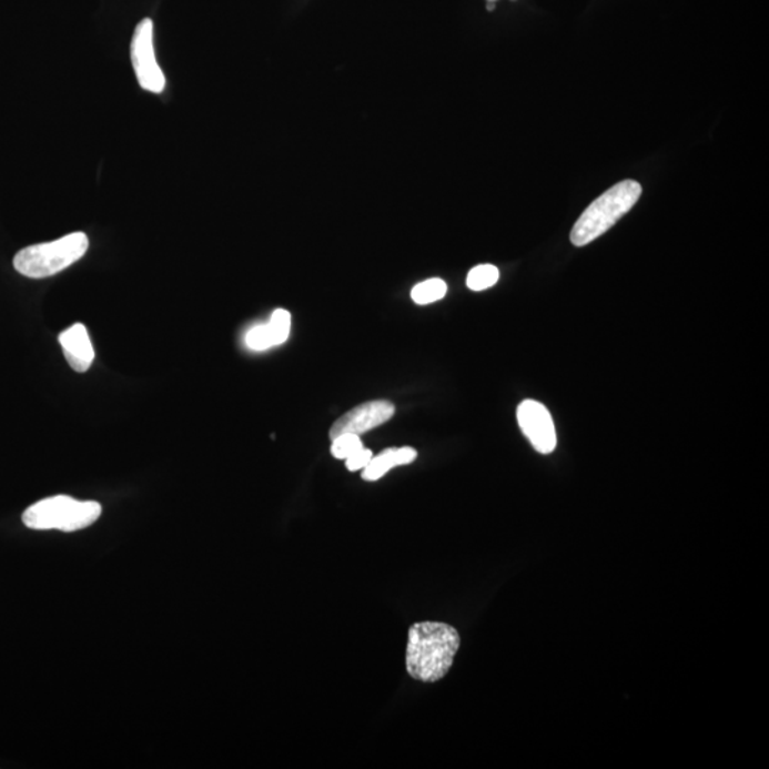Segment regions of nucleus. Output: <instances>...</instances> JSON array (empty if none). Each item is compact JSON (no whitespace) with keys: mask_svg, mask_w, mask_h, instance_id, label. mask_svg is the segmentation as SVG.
<instances>
[{"mask_svg":"<svg viewBox=\"0 0 769 769\" xmlns=\"http://www.w3.org/2000/svg\"><path fill=\"white\" fill-rule=\"evenodd\" d=\"M641 193V185L635 180H625L608 189L605 194L593 201L577 220L570 234L573 245L585 247L601 237L635 208Z\"/></svg>","mask_w":769,"mask_h":769,"instance_id":"f03ea898","label":"nucleus"},{"mask_svg":"<svg viewBox=\"0 0 769 769\" xmlns=\"http://www.w3.org/2000/svg\"><path fill=\"white\" fill-rule=\"evenodd\" d=\"M364 449V444H362L361 436L354 434H345L333 439V446H331V454L335 459H348L350 456L356 454V452Z\"/></svg>","mask_w":769,"mask_h":769,"instance_id":"ddd939ff","label":"nucleus"},{"mask_svg":"<svg viewBox=\"0 0 769 769\" xmlns=\"http://www.w3.org/2000/svg\"><path fill=\"white\" fill-rule=\"evenodd\" d=\"M153 32L152 19L142 20L134 30L130 50H132V63L139 84L148 92L162 93L165 88V78L155 59Z\"/></svg>","mask_w":769,"mask_h":769,"instance_id":"39448f33","label":"nucleus"},{"mask_svg":"<svg viewBox=\"0 0 769 769\" xmlns=\"http://www.w3.org/2000/svg\"><path fill=\"white\" fill-rule=\"evenodd\" d=\"M487 2H496V0H487Z\"/></svg>","mask_w":769,"mask_h":769,"instance_id":"dca6fc26","label":"nucleus"},{"mask_svg":"<svg viewBox=\"0 0 769 769\" xmlns=\"http://www.w3.org/2000/svg\"><path fill=\"white\" fill-rule=\"evenodd\" d=\"M486 9L489 10V12H494V10H495V2H487Z\"/></svg>","mask_w":769,"mask_h":769,"instance_id":"2eb2a0df","label":"nucleus"},{"mask_svg":"<svg viewBox=\"0 0 769 769\" xmlns=\"http://www.w3.org/2000/svg\"><path fill=\"white\" fill-rule=\"evenodd\" d=\"M291 333V314L285 310H275L269 324L254 326L245 335V344L253 351H266L284 344Z\"/></svg>","mask_w":769,"mask_h":769,"instance_id":"1a4fd4ad","label":"nucleus"},{"mask_svg":"<svg viewBox=\"0 0 769 769\" xmlns=\"http://www.w3.org/2000/svg\"><path fill=\"white\" fill-rule=\"evenodd\" d=\"M89 239L84 233H72L50 243L30 245L14 255L13 265L28 279H48L69 269L88 253Z\"/></svg>","mask_w":769,"mask_h":769,"instance_id":"7ed1b4c3","label":"nucleus"},{"mask_svg":"<svg viewBox=\"0 0 769 769\" xmlns=\"http://www.w3.org/2000/svg\"><path fill=\"white\" fill-rule=\"evenodd\" d=\"M418 457V452L412 447H392L381 452L378 456H372L368 465L362 469V479L366 482L380 480L382 476L388 474L396 466L409 465Z\"/></svg>","mask_w":769,"mask_h":769,"instance_id":"9d476101","label":"nucleus"},{"mask_svg":"<svg viewBox=\"0 0 769 769\" xmlns=\"http://www.w3.org/2000/svg\"><path fill=\"white\" fill-rule=\"evenodd\" d=\"M102 515L98 502H80L69 496L48 497L28 507L22 519L29 529L77 532L93 525Z\"/></svg>","mask_w":769,"mask_h":769,"instance_id":"20e7f679","label":"nucleus"},{"mask_svg":"<svg viewBox=\"0 0 769 769\" xmlns=\"http://www.w3.org/2000/svg\"><path fill=\"white\" fill-rule=\"evenodd\" d=\"M372 456H374V454L364 447V449L356 452V454L346 459V469L350 472L364 469V467L370 464Z\"/></svg>","mask_w":769,"mask_h":769,"instance_id":"4468645a","label":"nucleus"},{"mask_svg":"<svg viewBox=\"0 0 769 769\" xmlns=\"http://www.w3.org/2000/svg\"><path fill=\"white\" fill-rule=\"evenodd\" d=\"M461 647L455 627L437 621L415 623L409 628L405 666L416 681L436 682L447 676Z\"/></svg>","mask_w":769,"mask_h":769,"instance_id":"f257e3e1","label":"nucleus"},{"mask_svg":"<svg viewBox=\"0 0 769 769\" xmlns=\"http://www.w3.org/2000/svg\"><path fill=\"white\" fill-rule=\"evenodd\" d=\"M64 356L69 362L70 368L83 374L89 371L94 361V350L88 328L83 324H74L64 333L59 335Z\"/></svg>","mask_w":769,"mask_h":769,"instance_id":"6e6552de","label":"nucleus"},{"mask_svg":"<svg viewBox=\"0 0 769 769\" xmlns=\"http://www.w3.org/2000/svg\"><path fill=\"white\" fill-rule=\"evenodd\" d=\"M499 270L495 265H477L467 274L466 285L472 291H485L499 281Z\"/></svg>","mask_w":769,"mask_h":769,"instance_id":"f8f14e48","label":"nucleus"},{"mask_svg":"<svg viewBox=\"0 0 769 769\" xmlns=\"http://www.w3.org/2000/svg\"><path fill=\"white\" fill-rule=\"evenodd\" d=\"M447 285L444 280L432 279L424 281L412 290V300L415 304L427 305L445 299Z\"/></svg>","mask_w":769,"mask_h":769,"instance_id":"9b49d317","label":"nucleus"},{"mask_svg":"<svg viewBox=\"0 0 769 769\" xmlns=\"http://www.w3.org/2000/svg\"><path fill=\"white\" fill-rule=\"evenodd\" d=\"M517 422H519L523 435L539 454L549 455L556 449V427L553 424L550 412L540 402L527 399L517 408Z\"/></svg>","mask_w":769,"mask_h":769,"instance_id":"423d86ee","label":"nucleus"},{"mask_svg":"<svg viewBox=\"0 0 769 769\" xmlns=\"http://www.w3.org/2000/svg\"><path fill=\"white\" fill-rule=\"evenodd\" d=\"M395 415V406L388 401H372L356 406V408L346 412L335 422L330 431L331 441L341 435L366 434L375 427L386 424L392 416Z\"/></svg>","mask_w":769,"mask_h":769,"instance_id":"0eeeda50","label":"nucleus"}]
</instances>
